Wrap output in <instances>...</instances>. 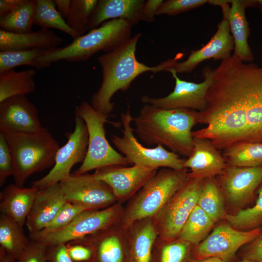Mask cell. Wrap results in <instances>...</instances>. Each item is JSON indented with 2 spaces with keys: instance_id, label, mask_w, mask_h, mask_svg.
Segmentation results:
<instances>
[{
  "instance_id": "obj_1",
  "label": "cell",
  "mask_w": 262,
  "mask_h": 262,
  "mask_svg": "<svg viewBox=\"0 0 262 262\" xmlns=\"http://www.w3.org/2000/svg\"><path fill=\"white\" fill-rule=\"evenodd\" d=\"M207 106L198 112L193 137L209 139L219 150L241 143H262V66L232 54L214 69Z\"/></svg>"
},
{
  "instance_id": "obj_2",
  "label": "cell",
  "mask_w": 262,
  "mask_h": 262,
  "mask_svg": "<svg viewBox=\"0 0 262 262\" xmlns=\"http://www.w3.org/2000/svg\"><path fill=\"white\" fill-rule=\"evenodd\" d=\"M198 111L188 109H164L144 104L133 118L135 132L148 146H165L188 157L193 148L192 129L198 124Z\"/></svg>"
},
{
  "instance_id": "obj_3",
  "label": "cell",
  "mask_w": 262,
  "mask_h": 262,
  "mask_svg": "<svg viewBox=\"0 0 262 262\" xmlns=\"http://www.w3.org/2000/svg\"><path fill=\"white\" fill-rule=\"evenodd\" d=\"M141 35L137 33L98 58L102 69V82L99 89L92 95L90 103L97 111L110 115L115 105L111 99L115 93L127 91L132 82L143 73H156V66H148L136 59V46Z\"/></svg>"
},
{
  "instance_id": "obj_4",
  "label": "cell",
  "mask_w": 262,
  "mask_h": 262,
  "mask_svg": "<svg viewBox=\"0 0 262 262\" xmlns=\"http://www.w3.org/2000/svg\"><path fill=\"white\" fill-rule=\"evenodd\" d=\"M132 27L123 19L107 21L64 47L45 49L37 59L35 68L48 67L62 60L85 61L99 51H110L131 37Z\"/></svg>"
},
{
  "instance_id": "obj_5",
  "label": "cell",
  "mask_w": 262,
  "mask_h": 262,
  "mask_svg": "<svg viewBox=\"0 0 262 262\" xmlns=\"http://www.w3.org/2000/svg\"><path fill=\"white\" fill-rule=\"evenodd\" d=\"M0 132L4 136L12 155L13 177L18 186L23 187L32 175L54 164L60 147L46 128L37 132Z\"/></svg>"
},
{
  "instance_id": "obj_6",
  "label": "cell",
  "mask_w": 262,
  "mask_h": 262,
  "mask_svg": "<svg viewBox=\"0 0 262 262\" xmlns=\"http://www.w3.org/2000/svg\"><path fill=\"white\" fill-rule=\"evenodd\" d=\"M189 177L185 169L163 168L134 196L123 217L124 229L154 217L167 204Z\"/></svg>"
},
{
  "instance_id": "obj_7",
  "label": "cell",
  "mask_w": 262,
  "mask_h": 262,
  "mask_svg": "<svg viewBox=\"0 0 262 262\" xmlns=\"http://www.w3.org/2000/svg\"><path fill=\"white\" fill-rule=\"evenodd\" d=\"M75 112L86 126L88 145L84 161L73 174H82L92 170L112 165L129 164L126 158L110 145L106 137L105 124L110 123L115 127L117 124L108 120L111 115L97 111L86 101L77 106Z\"/></svg>"
},
{
  "instance_id": "obj_8",
  "label": "cell",
  "mask_w": 262,
  "mask_h": 262,
  "mask_svg": "<svg viewBox=\"0 0 262 262\" xmlns=\"http://www.w3.org/2000/svg\"><path fill=\"white\" fill-rule=\"evenodd\" d=\"M120 117L123 127L122 136L113 134L111 140L129 164L155 169L160 167L178 170L185 169V159L181 158L178 154L166 150L160 145L148 148L138 142L131 127L133 117L129 105L126 112L122 113Z\"/></svg>"
},
{
  "instance_id": "obj_9",
  "label": "cell",
  "mask_w": 262,
  "mask_h": 262,
  "mask_svg": "<svg viewBox=\"0 0 262 262\" xmlns=\"http://www.w3.org/2000/svg\"><path fill=\"white\" fill-rule=\"evenodd\" d=\"M204 179L189 177L153 221L157 234L166 242L178 237L190 214L197 205Z\"/></svg>"
},
{
  "instance_id": "obj_10",
  "label": "cell",
  "mask_w": 262,
  "mask_h": 262,
  "mask_svg": "<svg viewBox=\"0 0 262 262\" xmlns=\"http://www.w3.org/2000/svg\"><path fill=\"white\" fill-rule=\"evenodd\" d=\"M88 145L86 126L81 117L75 115L74 130L67 134L66 143L57 151L52 168L46 175L33 181L32 186L40 189L66 179L71 174L72 167L84 161Z\"/></svg>"
},
{
  "instance_id": "obj_11",
  "label": "cell",
  "mask_w": 262,
  "mask_h": 262,
  "mask_svg": "<svg viewBox=\"0 0 262 262\" xmlns=\"http://www.w3.org/2000/svg\"><path fill=\"white\" fill-rule=\"evenodd\" d=\"M175 80L174 90L162 98L144 95L141 98L144 104H149L164 109H188L202 112L207 106L206 96L211 86L214 70L207 66L202 71L204 80L200 83L180 79L173 69L168 71Z\"/></svg>"
},
{
  "instance_id": "obj_12",
  "label": "cell",
  "mask_w": 262,
  "mask_h": 262,
  "mask_svg": "<svg viewBox=\"0 0 262 262\" xmlns=\"http://www.w3.org/2000/svg\"><path fill=\"white\" fill-rule=\"evenodd\" d=\"M119 211L117 204L100 210L82 212L66 228L39 239L46 245L65 244L91 236L113 226Z\"/></svg>"
},
{
  "instance_id": "obj_13",
  "label": "cell",
  "mask_w": 262,
  "mask_h": 262,
  "mask_svg": "<svg viewBox=\"0 0 262 262\" xmlns=\"http://www.w3.org/2000/svg\"><path fill=\"white\" fill-rule=\"evenodd\" d=\"M59 184L67 202L91 210L106 208L117 201L111 188L93 174L72 173Z\"/></svg>"
},
{
  "instance_id": "obj_14",
  "label": "cell",
  "mask_w": 262,
  "mask_h": 262,
  "mask_svg": "<svg viewBox=\"0 0 262 262\" xmlns=\"http://www.w3.org/2000/svg\"><path fill=\"white\" fill-rule=\"evenodd\" d=\"M261 230V227L240 230L229 224H222L198 246L196 251V259L217 257L228 262L241 247L253 241Z\"/></svg>"
},
{
  "instance_id": "obj_15",
  "label": "cell",
  "mask_w": 262,
  "mask_h": 262,
  "mask_svg": "<svg viewBox=\"0 0 262 262\" xmlns=\"http://www.w3.org/2000/svg\"><path fill=\"white\" fill-rule=\"evenodd\" d=\"M234 49L229 24L223 16L216 33L207 44L200 49L192 51L185 61L179 62L175 58L167 60L164 71L173 69L177 73H190L204 60L213 58L223 61L229 58Z\"/></svg>"
},
{
  "instance_id": "obj_16",
  "label": "cell",
  "mask_w": 262,
  "mask_h": 262,
  "mask_svg": "<svg viewBox=\"0 0 262 262\" xmlns=\"http://www.w3.org/2000/svg\"><path fill=\"white\" fill-rule=\"evenodd\" d=\"M157 172L138 165H112L98 168L93 175L111 188L116 200L123 201L134 196Z\"/></svg>"
},
{
  "instance_id": "obj_17",
  "label": "cell",
  "mask_w": 262,
  "mask_h": 262,
  "mask_svg": "<svg viewBox=\"0 0 262 262\" xmlns=\"http://www.w3.org/2000/svg\"><path fill=\"white\" fill-rule=\"evenodd\" d=\"M44 128L38 109L26 96H16L0 102V132H37Z\"/></svg>"
},
{
  "instance_id": "obj_18",
  "label": "cell",
  "mask_w": 262,
  "mask_h": 262,
  "mask_svg": "<svg viewBox=\"0 0 262 262\" xmlns=\"http://www.w3.org/2000/svg\"><path fill=\"white\" fill-rule=\"evenodd\" d=\"M220 175L219 186L223 194L232 205H242L254 199L262 183V166H228Z\"/></svg>"
},
{
  "instance_id": "obj_19",
  "label": "cell",
  "mask_w": 262,
  "mask_h": 262,
  "mask_svg": "<svg viewBox=\"0 0 262 262\" xmlns=\"http://www.w3.org/2000/svg\"><path fill=\"white\" fill-rule=\"evenodd\" d=\"M252 2L240 0H209V2L222 8L223 16L229 22L233 38V54L244 62L252 61L254 58L248 43L249 30L245 15L246 8Z\"/></svg>"
},
{
  "instance_id": "obj_20",
  "label": "cell",
  "mask_w": 262,
  "mask_h": 262,
  "mask_svg": "<svg viewBox=\"0 0 262 262\" xmlns=\"http://www.w3.org/2000/svg\"><path fill=\"white\" fill-rule=\"evenodd\" d=\"M193 138V150L184 163L189 176L205 179L222 174L228 165L219 150L208 139Z\"/></svg>"
},
{
  "instance_id": "obj_21",
  "label": "cell",
  "mask_w": 262,
  "mask_h": 262,
  "mask_svg": "<svg viewBox=\"0 0 262 262\" xmlns=\"http://www.w3.org/2000/svg\"><path fill=\"white\" fill-rule=\"evenodd\" d=\"M66 202L59 183L39 189L25 223L29 233L45 228Z\"/></svg>"
},
{
  "instance_id": "obj_22",
  "label": "cell",
  "mask_w": 262,
  "mask_h": 262,
  "mask_svg": "<svg viewBox=\"0 0 262 262\" xmlns=\"http://www.w3.org/2000/svg\"><path fill=\"white\" fill-rule=\"evenodd\" d=\"M144 0H99L91 16L87 31L112 19H123L132 26L142 20Z\"/></svg>"
},
{
  "instance_id": "obj_23",
  "label": "cell",
  "mask_w": 262,
  "mask_h": 262,
  "mask_svg": "<svg viewBox=\"0 0 262 262\" xmlns=\"http://www.w3.org/2000/svg\"><path fill=\"white\" fill-rule=\"evenodd\" d=\"M63 39L49 29L26 33H15L0 29V51L46 49L59 47Z\"/></svg>"
},
{
  "instance_id": "obj_24",
  "label": "cell",
  "mask_w": 262,
  "mask_h": 262,
  "mask_svg": "<svg viewBox=\"0 0 262 262\" xmlns=\"http://www.w3.org/2000/svg\"><path fill=\"white\" fill-rule=\"evenodd\" d=\"M38 189L21 187L16 184L6 186L0 192L1 214L13 219L21 226L25 225Z\"/></svg>"
},
{
  "instance_id": "obj_25",
  "label": "cell",
  "mask_w": 262,
  "mask_h": 262,
  "mask_svg": "<svg viewBox=\"0 0 262 262\" xmlns=\"http://www.w3.org/2000/svg\"><path fill=\"white\" fill-rule=\"evenodd\" d=\"M112 227L97 234L77 240L90 246L94 251V262H126V250Z\"/></svg>"
},
{
  "instance_id": "obj_26",
  "label": "cell",
  "mask_w": 262,
  "mask_h": 262,
  "mask_svg": "<svg viewBox=\"0 0 262 262\" xmlns=\"http://www.w3.org/2000/svg\"><path fill=\"white\" fill-rule=\"evenodd\" d=\"M133 231L126 262H151L157 232L150 219L139 221ZM138 224V223H137Z\"/></svg>"
},
{
  "instance_id": "obj_27",
  "label": "cell",
  "mask_w": 262,
  "mask_h": 262,
  "mask_svg": "<svg viewBox=\"0 0 262 262\" xmlns=\"http://www.w3.org/2000/svg\"><path fill=\"white\" fill-rule=\"evenodd\" d=\"M33 69L16 71L10 69L0 73V102L12 97L34 92L36 85Z\"/></svg>"
},
{
  "instance_id": "obj_28",
  "label": "cell",
  "mask_w": 262,
  "mask_h": 262,
  "mask_svg": "<svg viewBox=\"0 0 262 262\" xmlns=\"http://www.w3.org/2000/svg\"><path fill=\"white\" fill-rule=\"evenodd\" d=\"M23 227L9 216H0V246L6 253L17 260L30 243Z\"/></svg>"
},
{
  "instance_id": "obj_29",
  "label": "cell",
  "mask_w": 262,
  "mask_h": 262,
  "mask_svg": "<svg viewBox=\"0 0 262 262\" xmlns=\"http://www.w3.org/2000/svg\"><path fill=\"white\" fill-rule=\"evenodd\" d=\"M228 166L239 167L262 166V143H241L223 150Z\"/></svg>"
},
{
  "instance_id": "obj_30",
  "label": "cell",
  "mask_w": 262,
  "mask_h": 262,
  "mask_svg": "<svg viewBox=\"0 0 262 262\" xmlns=\"http://www.w3.org/2000/svg\"><path fill=\"white\" fill-rule=\"evenodd\" d=\"M33 25L41 29L55 28L70 35L73 40L80 35L72 30L62 18L52 0H36L33 13Z\"/></svg>"
},
{
  "instance_id": "obj_31",
  "label": "cell",
  "mask_w": 262,
  "mask_h": 262,
  "mask_svg": "<svg viewBox=\"0 0 262 262\" xmlns=\"http://www.w3.org/2000/svg\"><path fill=\"white\" fill-rule=\"evenodd\" d=\"M223 200L220 187L213 178L204 179L197 205L215 223L225 217Z\"/></svg>"
},
{
  "instance_id": "obj_32",
  "label": "cell",
  "mask_w": 262,
  "mask_h": 262,
  "mask_svg": "<svg viewBox=\"0 0 262 262\" xmlns=\"http://www.w3.org/2000/svg\"><path fill=\"white\" fill-rule=\"evenodd\" d=\"M215 222L196 205L184 224L178 239L198 245L208 234Z\"/></svg>"
},
{
  "instance_id": "obj_33",
  "label": "cell",
  "mask_w": 262,
  "mask_h": 262,
  "mask_svg": "<svg viewBox=\"0 0 262 262\" xmlns=\"http://www.w3.org/2000/svg\"><path fill=\"white\" fill-rule=\"evenodd\" d=\"M36 1V0H27L14 12L0 17V29L15 33L32 32Z\"/></svg>"
},
{
  "instance_id": "obj_34",
  "label": "cell",
  "mask_w": 262,
  "mask_h": 262,
  "mask_svg": "<svg viewBox=\"0 0 262 262\" xmlns=\"http://www.w3.org/2000/svg\"><path fill=\"white\" fill-rule=\"evenodd\" d=\"M258 197L251 207L239 210L233 214H226L225 218L233 228L251 230L262 226V183L257 191Z\"/></svg>"
},
{
  "instance_id": "obj_35",
  "label": "cell",
  "mask_w": 262,
  "mask_h": 262,
  "mask_svg": "<svg viewBox=\"0 0 262 262\" xmlns=\"http://www.w3.org/2000/svg\"><path fill=\"white\" fill-rule=\"evenodd\" d=\"M87 210H91L80 205L66 202L45 228L38 232L29 233V238L31 241H36L48 234L58 231L66 228L78 215Z\"/></svg>"
},
{
  "instance_id": "obj_36",
  "label": "cell",
  "mask_w": 262,
  "mask_h": 262,
  "mask_svg": "<svg viewBox=\"0 0 262 262\" xmlns=\"http://www.w3.org/2000/svg\"><path fill=\"white\" fill-rule=\"evenodd\" d=\"M98 0H71L66 19L68 26L80 36L84 34Z\"/></svg>"
},
{
  "instance_id": "obj_37",
  "label": "cell",
  "mask_w": 262,
  "mask_h": 262,
  "mask_svg": "<svg viewBox=\"0 0 262 262\" xmlns=\"http://www.w3.org/2000/svg\"><path fill=\"white\" fill-rule=\"evenodd\" d=\"M46 49L0 51V73L20 66L36 67L37 59Z\"/></svg>"
},
{
  "instance_id": "obj_38",
  "label": "cell",
  "mask_w": 262,
  "mask_h": 262,
  "mask_svg": "<svg viewBox=\"0 0 262 262\" xmlns=\"http://www.w3.org/2000/svg\"><path fill=\"white\" fill-rule=\"evenodd\" d=\"M192 244L178 239L165 244L160 249L156 262H187Z\"/></svg>"
},
{
  "instance_id": "obj_39",
  "label": "cell",
  "mask_w": 262,
  "mask_h": 262,
  "mask_svg": "<svg viewBox=\"0 0 262 262\" xmlns=\"http://www.w3.org/2000/svg\"><path fill=\"white\" fill-rule=\"evenodd\" d=\"M206 0H167L164 1L156 12V16H174L186 12L209 2Z\"/></svg>"
},
{
  "instance_id": "obj_40",
  "label": "cell",
  "mask_w": 262,
  "mask_h": 262,
  "mask_svg": "<svg viewBox=\"0 0 262 262\" xmlns=\"http://www.w3.org/2000/svg\"><path fill=\"white\" fill-rule=\"evenodd\" d=\"M14 173L12 156L3 134L0 132V186Z\"/></svg>"
},
{
  "instance_id": "obj_41",
  "label": "cell",
  "mask_w": 262,
  "mask_h": 262,
  "mask_svg": "<svg viewBox=\"0 0 262 262\" xmlns=\"http://www.w3.org/2000/svg\"><path fill=\"white\" fill-rule=\"evenodd\" d=\"M47 250V245L43 242L31 240L16 262H48Z\"/></svg>"
},
{
  "instance_id": "obj_42",
  "label": "cell",
  "mask_w": 262,
  "mask_h": 262,
  "mask_svg": "<svg viewBox=\"0 0 262 262\" xmlns=\"http://www.w3.org/2000/svg\"><path fill=\"white\" fill-rule=\"evenodd\" d=\"M66 245L69 256L74 262H94V251L89 245L78 240Z\"/></svg>"
},
{
  "instance_id": "obj_43",
  "label": "cell",
  "mask_w": 262,
  "mask_h": 262,
  "mask_svg": "<svg viewBox=\"0 0 262 262\" xmlns=\"http://www.w3.org/2000/svg\"><path fill=\"white\" fill-rule=\"evenodd\" d=\"M47 256L48 262H74L65 244L47 246Z\"/></svg>"
},
{
  "instance_id": "obj_44",
  "label": "cell",
  "mask_w": 262,
  "mask_h": 262,
  "mask_svg": "<svg viewBox=\"0 0 262 262\" xmlns=\"http://www.w3.org/2000/svg\"><path fill=\"white\" fill-rule=\"evenodd\" d=\"M248 244L243 253V260L262 262V226L259 235Z\"/></svg>"
},
{
  "instance_id": "obj_45",
  "label": "cell",
  "mask_w": 262,
  "mask_h": 262,
  "mask_svg": "<svg viewBox=\"0 0 262 262\" xmlns=\"http://www.w3.org/2000/svg\"><path fill=\"white\" fill-rule=\"evenodd\" d=\"M163 0H147L145 1L142 9V20L148 22H153L156 12L163 2Z\"/></svg>"
},
{
  "instance_id": "obj_46",
  "label": "cell",
  "mask_w": 262,
  "mask_h": 262,
  "mask_svg": "<svg viewBox=\"0 0 262 262\" xmlns=\"http://www.w3.org/2000/svg\"><path fill=\"white\" fill-rule=\"evenodd\" d=\"M27 0H0V17H2L14 12L27 2Z\"/></svg>"
},
{
  "instance_id": "obj_47",
  "label": "cell",
  "mask_w": 262,
  "mask_h": 262,
  "mask_svg": "<svg viewBox=\"0 0 262 262\" xmlns=\"http://www.w3.org/2000/svg\"><path fill=\"white\" fill-rule=\"evenodd\" d=\"M54 1L59 13L62 18L66 20L69 13L71 0H54Z\"/></svg>"
},
{
  "instance_id": "obj_48",
  "label": "cell",
  "mask_w": 262,
  "mask_h": 262,
  "mask_svg": "<svg viewBox=\"0 0 262 262\" xmlns=\"http://www.w3.org/2000/svg\"><path fill=\"white\" fill-rule=\"evenodd\" d=\"M0 262H16V259L8 255L4 249L0 247Z\"/></svg>"
},
{
  "instance_id": "obj_49",
  "label": "cell",
  "mask_w": 262,
  "mask_h": 262,
  "mask_svg": "<svg viewBox=\"0 0 262 262\" xmlns=\"http://www.w3.org/2000/svg\"><path fill=\"white\" fill-rule=\"evenodd\" d=\"M187 262H224L221 259L217 257H212L203 259H196L188 261Z\"/></svg>"
},
{
  "instance_id": "obj_50",
  "label": "cell",
  "mask_w": 262,
  "mask_h": 262,
  "mask_svg": "<svg viewBox=\"0 0 262 262\" xmlns=\"http://www.w3.org/2000/svg\"><path fill=\"white\" fill-rule=\"evenodd\" d=\"M239 262H255L247 261V260H242V261Z\"/></svg>"
},
{
  "instance_id": "obj_51",
  "label": "cell",
  "mask_w": 262,
  "mask_h": 262,
  "mask_svg": "<svg viewBox=\"0 0 262 262\" xmlns=\"http://www.w3.org/2000/svg\"><path fill=\"white\" fill-rule=\"evenodd\" d=\"M259 2L262 3V0H258Z\"/></svg>"
}]
</instances>
